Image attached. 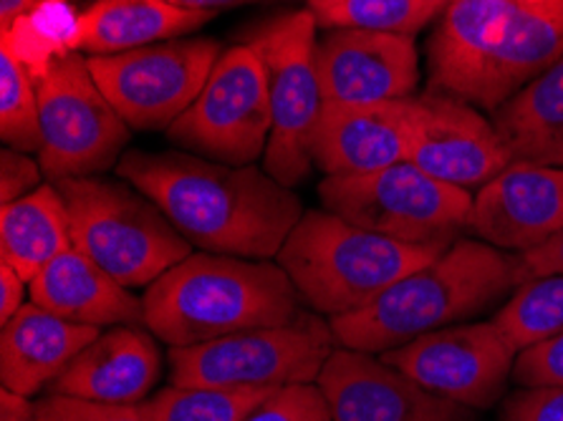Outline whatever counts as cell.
<instances>
[{
  "label": "cell",
  "mask_w": 563,
  "mask_h": 421,
  "mask_svg": "<svg viewBox=\"0 0 563 421\" xmlns=\"http://www.w3.org/2000/svg\"><path fill=\"white\" fill-rule=\"evenodd\" d=\"M545 275H563V232L536 251L518 253V282L545 278Z\"/></svg>",
  "instance_id": "cell-35"
},
{
  "label": "cell",
  "mask_w": 563,
  "mask_h": 421,
  "mask_svg": "<svg viewBox=\"0 0 563 421\" xmlns=\"http://www.w3.org/2000/svg\"><path fill=\"white\" fill-rule=\"evenodd\" d=\"M243 421H331V411L319 384H294L273 391Z\"/></svg>",
  "instance_id": "cell-30"
},
{
  "label": "cell",
  "mask_w": 563,
  "mask_h": 421,
  "mask_svg": "<svg viewBox=\"0 0 563 421\" xmlns=\"http://www.w3.org/2000/svg\"><path fill=\"white\" fill-rule=\"evenodd\" d=\"M465 230L516 255L545 245L563 232V167L514 162L473 195Z\"/></svg>",
  "instance_id": "cell-16"
},
{
  "label": "cell",
  "mask_w": 563,
  "mask_h": 421,
  "mask_svg": "<svg viewBox=\"0 0 563 421\" xmlns=\"http://www.w3.org/2000/svg\"><path fill=\"white\" fill-rule=\"evenodd\" d=\"M500 421H563V386H520L503 401Z\"/></svg>",
  "instance_id": "cell-33"
},
{
  "label": "cell",
  "mask_w": 563,
  "mask_h": 421,
  "mask_svg": "<svg viewBox=\"0 0 563 421\" xmlns=\"http://www.w3.org/2000/svg\"><path fill=\"white\" fill-rule=\"evenodd\" d=\"M25 280L11 265L0 261V323H8L25 306Z\"/></svg>",
  "instance_id": "cell-36"
},
{
  "label": "cell",
  "mask_w": 563,
  "mask_h": 421,
  "mask_svg": "<svg viewBox=\"0 0 563 421\" xmlns=\"http://www.w3.org/2000/svg\"><path fill=\"white\" fill-rule=\"evenodd\" d=\"M323 210L356 228L412 245H452L465 230L473 195L434 179L412 162L352 177H323Z\"/></svg>",
  "instance_id": "cell-8"
},
{
  "label": "cell",
  "mask_w": 563,
  "mask_h": 421,
  "mask_svg": "<svg viewBox=\"0 0 563 421\" xmlns=\"http://www.w3.org/2000/svg\"><path fill=\"white\" fill-rule=\"evenodd\" d=\"M117 175L147 195L202 253L271 261L306 214L291 187L253 165L187 152H124Z\"/></svg>",
  "instance_id": "cell-1"
},
{
  "label": "cell",
  "mask_w": 563,
  "mask_h": 421,
  "mask_svg": "<svg viewBox=\"0 0 563 421\" xmlns=\"http://www.w3.org/2000/svg\"><path fill=\"white\" fill-rule=\"evenodd\" d=\"M442 3H450V0H442Z\"/></svg>",
  "instance_id": "cell-40"
},
{
  "label": "cell",
  "mask_w": 563,
  "mask_h": 421,
  "mask_svg": "<svg viewBox=\"0 0 563 421\" xmlns=\"http://www.w3.org/2000/svg\"><path fill=\"white\" fill-rule=\"evenodd\" d=\"M424 389L475 411L493 409L514 379L518 348L496 323H455L379 354Z\"/></svg>",
  "instance_id": "cell-12"
},
{
  "label": "cell",
  "mask_w": 563,
  "mask_h": 421,
  "mask_svg": "<svg viewBox=\"0 0 563 421\" xmlns=\"http://www.w3.org/2000/svg\"><path fill=\"white\" fill-rule=\"evenodd\" d=\"M0 421H36V401L3 389L0 394Z\"/></svg>",
  "instance_id": "cell-37"
},
{
  "label": "cell",
  "mask_w": 563,
  "mask_h": 421,
  "mask_svg": "<svg viewBox=\"0 0 563 421\" xmlns=\"http://www.w3.org/2000/svg\"><path fill=\"white\" fill-rule=\"evenodd\" d=\"M514 162L563 167V58L490 117Z\"/></svg>",
  "instance_id": "cell-24"
},
{
  "label": "cell",
  "mask_w": 563,
  "mask_h": 421,
  "mask_svg": "<svg viewBox=\"0 0 563 421\" xmlns=\"http://www.w3.org/2000/svg\"><path fill=\"white\" fill-rule=\"evenodd\" d=\"M273 132L268 76L249 46L223 51L195 104L167 129V140L223 165H253L266 157Z\"/></svg>",
  "instance_id": "cell-10"
},
{
  "label": "cell",
  "mask_w": 563,
  "mask_h": 421,
  "mask_svg": "<svg viewBox=\"0 0 563 421\" xmlns=\"http://www.w3.org/2000/svg\"><path fill=\"white\" fill-rule=\"evenodd\" d=\"M33 81L41 114L38 162L51 182L117 167L132 129L99 89L89 58L64 46L33 71Z\"/></svg>",
  "instance_id": "cell-6"
},
{
  "label": "cell",
  "mask_w": 563,
  "mask_h": 421,
  "mask_svg": "<svg viewBox=\"0 0 563 421\" xmlns=\"http://www.w3.org/2000/svg\"><path fill=\"white\" fill-rule=\"evenodd\" d=\"M316 384L331 421H483L475 409L424 389L364 351L334 348Z\"/></svg>",
  "instance_id": "cell-14"
},
{
  "label": "cell",
  "mask_w": 563,
  "mask_h": 421,
  "mask_svg": "<svg viewBox=\"0 0 563 421\" xmlns=\"http://www.w3.org/2000/svg\"><path fill=\"white\" fill-rule=\"evenodd\" d=\"M71 225L74 247L124 288H144L192 255L165 212L126 179H56Z\"/></svg>",
  "instance_id": "cell-5"
},
{
  "label": "cell",
  "mask_w": 563,
  "mask_h": 421,
  "mask_svg": "<svg viewBox=\"0 0 563 421\" xmlns=\"http://www.w3.org/2000/svg\"><path fill=\"white\" fill-rule=\"evenodd\" d=\"M450 245H412L356 228L329 210L306 212L280 247L278 265L316 313H356Z\"/></svg>",
  "instance_id": "cell-4"
},
{
  "label": "cell",
  "mask_w": 563,
  "mask_h": 421,
  "mask_svg": "<svg viewBox=\"0 0 563 421\" xmlns=\"http://www.w3.org/2000/svg\"><path fill=\"white\" fill-rule=\"evenodd\" d=\"M220 56V43L212 38H173L87 58L99 89L130 129L159 132L195 104Z\"/></svg>",
  "instance_id": "cell-11"
},
{
  "label": "cell",
  "mask_w": 563,
  "mask_h": 421,
  "mask_svg": "<svg viewBox=\"0 0 563 421\" xmlns=\"http://www.w3.org/2000/svg\"><path fill=\"white\" fill-rule=\"evenodd\" d=\"M334 343L329 323L313 313H298L286 325L251 329L195 346L169 348V384L218 389L316 384L334 354Z\"/></svg>",
  "instance_id": "cell-7"
},
{
  "label": "cell",
  "mask_w": 563,
  "mask_h": 421,
  "mask_svg": "<svg viewBox=\"0 0 563 421\" xmlns=\"http://www.w3.org/2000/svg\"><path fill=\"white\" fill-rule=\"evenodd\" d=\"M44 167L31 154L5 147L0 152V202H15L21 197L36 192L44 179Z\"/></svg>",
  "instance_id": "cell-34"
},
{
  "label": "cell",
  "mask_w": 563,
  "mask_h": 421,
  "mask_svg": "<svg viewBox=\"0 0 563 421\" xmlns=\"http://www.w3.org/2000/svg\"><path fill=\"white\" fill-rule=\"evenodd\" d=\"M210 11H187L169 0H93L74 23L66 48L84 56H112L190 33Z\"/></svg>",
  "instance_id": "cell-23"
},
{
  "label": "cell",
  "mask_w": 563,
  "mask_h": 421,
  "mask_svg": "<svg viewBox=\"0 0 563 421\" xmlns=\"http://www.w3.org/2000/svg\"><path fill=\"white\" fill-rule=\"evenodd\" d=\"M97 325L74 323L25 303L0 333V379L3 389L36 397L62 376L68 364L99 336Z\"/></svg>",
  "instance_id": "cell-20"
},
{
  "label": "cell",
  "mask_w": 563,
  "mask_h": 421,
  "mask_svg": "<svg viewBox=\"0 0 563 421\" xmlns=\"http://www.w3.org/2000/svg\"><path fill=\"white\" fill-rule=\"evenodd\" d=\"M514 381L523 389L563 386V333L520 351L514 366Z\"/></svg>",
  "instance_id": "cell-32"
},
{
  "label": "cell",
  "mask_w": 563,
  "mask_h": 421,
  "mask_svg": "<svg viewBox=\"0 0 563 421\" xmlns=\"http://www.w3.org/2000/svg\"><path fill=\"white\" fill-rule=\"evenodd\" d=\"M407 162L448 185L481 190L514 165V157L490 119L452 93L430 89L412 97Z\"/></svg>",
  "instance_id": "cell-13"
},
{
  "label": "cell",
  "mask_w": 563,
  "mask_h": 421,
  "mask_svg": "<svg viewBox=\"0 0 563 421\" xmlns=\"http://www.w3.org/2000/svg\"><path fill=\"white\" fill-rule=\"evenodd\" d=\"M273 391L276 389H258V386L218 389V386L169 384L167 389L142 401V407L150 421H243Z\"/></svg>",
  "instance_id": "cell-27"
},
{
  "label": "cell",
  "mask_w": 563,
  "mask_h": 421,
  "mask_svg": "<svg viewBox=\"0 0 563 421\" xmlns=\"http://www.w3.org/2000/svg\"><path fill=\"white\" fill-rule=\"evenodd\" d=\"M412 97L379 104L323 101L313 129L311 159L327 177L369 175L407 162Z\"/></svg>",
  "instance_id": "cell-17"
},
{
  "label": "cell",
  "mask_w": 563,
  "mask_h": 421,
  "mask_svg": "<svg viewBox=\"0 0 563 421\" xmlns=\"http://www.w3.org/2000/svg\"><path fill=\"white\" fill-rule=\"evenodd\" d=\"M159 374L162 351L155 333L147 325H112L68 364L46 394L134 407L147 401Z\"/></svg>",
  "instance_id": "cell-18"
},
{
  "label": "cell",
  "mask_w": 563,
  "mask_h": 421,
  "mask_svg": "<svg viewBox=\"0 0 563 421\" xmlns=\"http://www.w3.org/2000/svg\"><path fill=\"white\" fill-rule=\"evenodd\" d=\"M36 421H150L142 403L117 407V403H97L62 394H46L36 401Z\"/></svg>",
  "instance_id": "cell-31"
},
{
  "label": "cell",
  "mask_w": 563,
  "mask_h": 421,
  "mask_svg": "<svg viewBox=\"0 0 563 421\" xmlns=\"http://www.w3.org/2000/svg\"><path fill=\"white\" fill-rule=\"evenodd\" d=\"M71 245L66 202L54 182L0 208V261L25 282Z\"/></svg>",
  "instance_id": "cell-25"
},
{
  "label": "cell",
  "mask_w": 563,
  "mask_h": 421,
  "mask_svg": "<svg viewBox=\"0 0 563 421\" xmlns=\"http://www.w3.org/2000/svg\"><path fill=\"white\" fill-rule=\"evenodd\" d=\"M169 3L187 8V11H210L216 13L220 8H230L238 3H249V0H169Z\"/></svg>",
  "instance_id": "cell-39"
},
{
  "label": "cell",
  "mask_w": 563,
  "mask_h": 421,
  "mask_svg": "<svg viewBox=\"0 0 563 421\" xmlns=\"http://www.w3.org/2000/svg\"><path fill=\"white\" fill-rule=\"evenodd\" d=\"M518 255L475 237H457L432 263L405 275L362 311L331 318L341 348L387 354L391 348L488 311L516 290Z\"/></svg>",
  "instance_id": "cell-2"
},
{
  "label": "cell",
  "mask_w": 563,
  "mask_h": 421,
  "mask_svg": "<svg viewBox=\"0 0 563 421\" xmlns=\"http://www.w3.org/2000/svg\"><path fill=\"white\" fill-rule=\"evenodd\" d=\"M0 136L5 147L25 154L41 152V114L33 71L13 46L11 33H3L0 54Z\"/></svg>",
  "instance_id": "cell-29"
},
{
  "label": "cell",
  "mask_w": 563,
  "mask_h": 421,
  "mask_svg": "<svg viewBox=\"0 0 563 421\" xmlns=\"http://www.w3.org/2000/svg\"><path fill=\"white\" fill-rule=\"evenodd\" d=\"M526 0H450L430 38V89L473 104L483 71Z\"/></svg>",
  "instance_id": "cell-19"
},
{
  "label": "cell",
  "mask_w": 563,
  "mask_h": 421,
  "mask_svg": "<svg viewBox=\"0 0 563 421\" xmlns=\"http://www.w3.org/2000/svg\"><path fill=\"white\" fill-rule=\"evenodd\" d=\"M316 19L311 11L278 15L249 36L268 76L273 132L266 149V171L280 185H301L313 167L311 140L323 107L313 66Z\"/></svg>",
  "instance_id": "cell-9"
},
{
  "label": "cell",
  "mask_w": 563,
  "mask_h": 421,
  "mask_svg": "<svg viewBox=\"0 0 563 421\" xmlns=\"http://www.w3.org/2000/svg\"><path fill=\"white\" fill-rule=\"evenodd\" d=\"M493 323L506 333L518 354L536 343L561 336L563 275H545L518 286L508 303L493 315Z\"/></svg>",
  "instance_id": "cell-28"
},
{
  "label": "cell",
  "mask_w": 563,
  "mask_h": 421,
  "mask_svg": "<svg viewBox=\"0 0 563 421\" xmlns=\"http://www.w3.org/2000/svg\"><path fill=\"white\" fill-rule=\"evenodd\" d=\"M29 296L36 306L74 323L97 329L144 325V300L74 245L29 282Z\"/></svg>",
  "instance_id": "cell-21"
},
{
  "label": "cell",
  "mask_w": 563,
  "mask_h": 421,
  "mask_svg": "<svg viewBox=\"0 0 563 421\" xmlns=\"http://www.w3.org/2000/svg\"><path fill=\"white\" fill-rule=\"evenodd\" d=\"M313 66L323 101L379 104L415 97L420 58L415 36L377 31H329L316 41Z\"/></svg>",
  "instance_id": "cell-15"
},
{
  "label": "cell",
  "mask_w": 563,
  "mask_h": 421,
  "mask_svg": "<svg viewBox=\"0 0 563 421\" xmlns=\"http://www.w3.org/2000/svg\"><path fill=\"white\" fill-rule=\"evenodd\" d=\"M442 0H309L316 25L327 31H377L415 36L434 15H442Z\"/></svg>",
  "instance_id": "cell-26"
},
{
  "label": "cell",
  "mask_w": 563,
  "mask_h": 421,
  "mask_svg": "<svg viewBox=\"0 0 563 421\" xmlns=\"http://www.w3.org/2000/svg\"><path fill=\"white\" fill-rule=\"evenodd\" d=\"M563 58V0H526L510 19L477 86L473 107L496 111Z\"/></svg>",
  "instance_id": "cell-22"
},
{
  "label": "cell",
  "mask_w": 563,
  "mask_h": 421,
  "mask_svg": "<svg viewBox=\"0 0 563 421\" xmlns=\"http://www.w3.org/2000/svg\"><path fill=\"white\" fill-rule=\"evenodd\" d=\"M44 3L48 0H0V25H3V31H13L15 23Z\"/></svg>",
  "instance_id": "cell-38"
},
{
  "label": "cell",
  "mask_w": 563,
  "mask_h": 421,
  "mask_svg": "<svg viewBox=\"0 0 563 421\" xmlns=\"http://www.w3.org/2000/svg\"><path fill=\"white\" fill-rule=\"evenodd\" d=\"M142 300L144 325L169 348L286 325L301 313V296L280 265L218 253L187 255Z\"/></svg>",
  "instance_id": "cell-3"
}]
</instances>
